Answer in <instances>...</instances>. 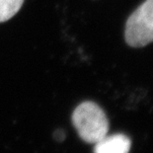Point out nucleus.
<instances>
[{
  "mask_svg": "<svg viewBox=\"0 0 153 153\" xmlns=\"http://www.w3.org/2000/svg\"><path fill=\"white\" fill-rule=\"evenodd\" d=\"M72 123L82 140L96 143L108 134L109 120L105 112L96 103L85 101L72 113Z\"/></svg>",
  "mask_w": 153,
  "mask_h": 153,
  "instance_id": "f257e3e1",
  "label": "nucleus"
},
{
  "mask_svg": "<svg viewBox=\"0 0 153 153\" xmlns=\"http://www.w3.org/2000/svg\"><path fill=\"white\" fill-rule=\"evenodd\" d=\"M125 40L131 48H143L153 42V0H145L128 18Z\"/></svg>",
  "mask_w": 153,
  "mask_h": 153,
  "instance_id": "f03ea898",
  "label": "nucleus"
},
{
  "mask_svg": "<svg viewBox=\"0 0 153 153\" xmlns=\"http://www.w3.org/2000/svg\"><path fill=\"white\" fill-rule=\"evenodd\" d=\"M131 147V141L125 134L118 133L106 135L95 143L94 153H128Z\"/></svg>",
  "mask_w": 153,
  "mask_h": 153,
  "instance_id": "7ed1b4c3",
  "label": "nucleus"
},
{
  "mask_svg": "<svg viewBox=\"0 0 153 153\" xmlns=\"http://www.w3.org/2000/svg\"><path fill=\"white\" fill-rule=\"evenodd\" d=\"M24 0H0V23L10 20L21 9Z\"/></svg>",
  "mask_w": 153,
  "mask_h": 153,
  "instance_id": "20e7f679",
  "label": "nucleus"
},
{
  "mask_svg": "<svg viewBox=\"0 0 153 153\" xmlns=\"http://www.w3.org/2000/svg\"><path fill=\"white\" fill-rule=\"evenodd\" d=\"M54 138L56 139V140L62 141L64 139V132L62 131H56V132L54 133Z\"/></svg>",
  "mask_w": 153,
  "mask_h": 153,
  "instance_id": "39448f33",
  "label": "nucleus"
}]
</instances>
